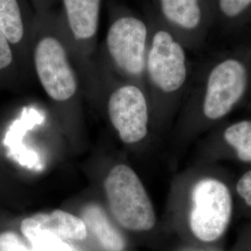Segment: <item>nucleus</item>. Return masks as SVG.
I'll return each instance as SVG.
<instances>
[{
	"mask_svg": "<svg viewBox=\"0 0 251 251\" xmlns=\"http://www.w3.org/2000/svg\"><path fill=\"white\" fill-rule=\"evenodd\" d=\"M50 233H42L30 242L32 251H75L72 247Z\"/></svg>",
	"mask_w": 251,
	"mask_h": 251,
	"instance_id": "4468645a",
	"label": "nucleus"
},
{
	"mask_svg": "<svg viewBox=\"0 0 251 251\" xmlns=\"http://www.w3.org/2000/svg\"><path fill=\"white\" fill-rule=\"evenodd\" d=\"M225 140L235 150L240 160L251 162V121H240L228 126Z\"/></svg>",
	"mask_w": 251,
	"mask_h": 251,
	"instance_id": "ddd939ff",
	"label": "nucleus"
},
{
	"mask_svg": "<svg viewBox=\"0 0 251 251\" xmlns=\"http://www.w3.org/2000/svg\"><path fill=\"white\" fill-rule=\"evenodd\" d=\"M21 231L30 243L36 235L50 233L63 240H84L88 235L83 220L66 211L56 209L50 213H37L23 221Z\"/></svg>",
	"mask_w": 251,
	"mask_h": 251,
	"instance_id": "6e6552de",
	"label": "nucleus"
},
{
	"mask_svg": "<svg viewBox=\"0 0 251 251\" xmlns=\"http://www.w3.org/2000/svg\"><path fill=\"white\" fill-rule=\"evenodd\" d=\"M247 70L236 60H226L211 71L204 100V114L211 120L225 117L242 98L247 87Z\"/></svg>",
	"mask_w": 251,
	"mask_h": 251,
	"instance_id": "423d86ee",
	"label": "nucleus"
},
{
	"mask_svg": "<svg viewBox=\"0 0 251 251\" xmlns=\"http://www.w3.org/2000/svg\"><path fill=\"white\" fill-rule=\"evenodd\" d=\"M0 29L10 44L24 39L25 26L18 0H0Z\"/></svg>",
	"mask_w": 251,
	"mask_h": 251,
	"instance_id": "f8f14e48",
	"label": "nucleus"
},
{
	"mask_svg": "<svg viewBox=\"0 0 251 251\" xmlns=\"http://www.w3.org/2000/svg\"><path fill=\"white\" fill-rule=\"evenodd\" d=\"M251 4V0H220V8L228 17H235Z\"/></svg>",
	"mask_w": 251,
	"mask_h": 251,
	"instance_id": "dca6fc26",
	"label": "nucleus"
},
{
	"mask_svg": "<svg viewBox=\"0 0 251 251\" xmlns=\"http://www.w3.org/2000/svg\"><path fill=\"white\" fill-rule=\"evenodd\" d=\"M146 67L152 84L166 93L179 90L186 79L184 50L167 31L153 36Z\"/></svg>",
	"mask_w": 251,
	"mask_h": 251,
	"instance_id": "0eeeda50",
	"label": "nucleus"
},
{
	"mask_svg": "<svg viewBox=\"0 0 251 251\" xmlns=\"http://www.w3.org/2000/svg\"><path fill=\"white\" fill-rule=\"evenodd\" d=\"M34 64L37 78L48 97L57 103L71 101L78 80L66 47L57 36H41L35 46Z\"/></svg>",
	"mask_w": 251,
	"mask_h": 251,
	"instance_id": "7ed1b4c3",
	"label": "nucleus"
},
{
	"mask_svg": "<svg viewBox=\"0 0 251 251\" xmlns=\"http://www.w3.org/2000/svg\"><path fill=\"white\" fill-rule=\"evenodd\" d=\"M236 191L245 203L251 207V171L246 172L239 179Z\"/></svg>",
	"mask_w": 251,
	"mask_h": 251,
	"instance_id": "a211bd4d",
	"label": "nucleus"
},
{
	"mask_svg": "<svg viewBox=\"0 0 251 251\" xmlns=\"http://www.w3.org/2000/svg\"><path fill=\"white\" fill-rule=\"evenodd\" d=\"M162 10L172 24L185 29H194L201 20L198 0H161Z\"/></svg>",
	"mask_w": 251,
	"mask_h": 251,
	"instance_id": "9b49d317",
	"label": "nucleus"
},
{
	"mask_svg": "<svg viewBox=\"0 0 251 251\" xmlns=\"http://www.w3.org/2000/svg\"><path fill=\"white\" fill-rule=\"evenodd\" d=\"M13 62V54L8 38L0 29V71L8 68Z\"/></svg>",
	"mask_w": 251,
	"mask_h": 251,
	"instance_id": "f3484780",
	"label": "nucleus"
},
{
	"mask_svg": "<svg viewBox=\"0 0 251 251\" xmlns=\"http://www.w3.org/2000/svg\"><path fill=\"white\" fill-rule=\"evenodd\" d=\"M189 225L193 234L202 242L220 239L233 212V198L226 184L213 178L200 179L192 189Z\"/></svg>",
	"mask_w": 251,
	"mask_h": 251,
	"instance_id": "f03ea898",
	"label": "nucleus"
},
{
	"mask_svg": "<svg viewBox=\"0 0 251 251\" xmlns=\"http://www.w3.org/2000/svg\"><path fill=\"white\" fill-rule=\"evenodd\" d=\"M84 224L100 246L105 251H124L126 241L123 235L109 220L105 211L95 204L86 206L82 212Z\"/></svg>",
	"mask_w": 251,
	"mask_h": 251,
	"instance_id": "9d476101",
	"label": "nucleus"
},
{
	"mask_svg": "<svg viewBox=\"0 0 251 251\" xmlns=\"http://www.w3.org/2000/svg\"><path fill=\"white\" fill-rule=\"evenodd\" d=\"M111 212L117 223L134 232H146L156 222L152 201L139 176L130 167L119 164L104 180Z\"/></svg>",
	"mask_w": 251,
	"mask_h": 251,
	"instance_id": "f257e3e1",
	"label": "nucleus"
},
{
	"mask_svg": "<svg viewBox=\"0 0 251 251\" xmlns=\"http://www.w3.org/2000/svg\"><path fill=\"white\" fill-rule=\"evenodd\" d=\"M67 22L74 38L88 43L97 35L100 0H63Z\"/></svg>",
	"mask_w": 251,
	"mask_h": 251,
	"instance_id": "1a4fd4ad",
	"label": "nucleus"
},
{
	"mask_svg": "<svg viewBox=\"0 0 251 251\" xmlns=\"http://www.w3.org/2000/svg\"><path fill=\"white\" fill-rule=\"evenodd\" d=\"M107 111L111 124L124 144H137L147 135V100L137 86L124 85L114 90L108 99Z\"/></svg>",
	"mask_w": 251,
	"mask_h": 251,
	"instance_id": "39448f33",
	"label": "nucleus"
},
{
	"mask_svg": "<svg viewBox=\"0 0 251 251\" xmlns=\"http://www.w3.org/2000/svg\"><path fill=\"white\" fill-rule=\"evenodd\" d=\"M147 28L139 19L122 17L108 30L106 49L117 70L128 76H139L146 65Z\"/></svg>",
	"mask_w": 251,
	"mask_h": 251,
	"instance_id": "20e7f679",
	"label": "nucleus"
},
{
	"mask_svg": "<svg viewBox=\"0 0 251 251\" xmlns=\"http://www.w3.org/2000/svg\"><path fill=\"white\" fill-rule=\"evenodd\" d=\"M0 251H32L25 241L14 232L0 233Z\"/></svg>",
	"mask_w": 251,
	"mask_h": 251,
	"instance_id": "2eb2a0df",
	"label": "nucleus"
}]
</instances>
